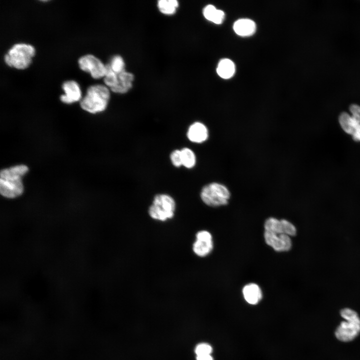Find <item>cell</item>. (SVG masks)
Here are the masks:
<instances>
[{
  "mask_svg": "<svg viewBox=\"0 0 360 360\" xmlns=\"http://www.w3.org/2000/svg\"><path fill=\"white\" fill-rule=\"evenodd\" d=\"M24 165H18L2 170L0 174V192L4 196L14 198L24 192L22 178L28 171Z\"/></svg>",
  "mask_w": 360,
  "mask_h": 360,
  "instance_id": "1",
  "label": "cell"
},
{
  "mask_svg": "<svg viewBox=\"0 0 360 360\" xmlns=\"http://www.w3.org/2000/svg\"><path fill=\"white\" fill-rule=\"evenodd\" d=\"M110 97L108 89L102 84L88 86L84 97L81 100V108L90 113L104 111L106 108Z\"/></svg>",
  "mask_w": 360,
  "mask_h": 360,
  "instance_id": "2",
  "label": "cell"
},
{
  "mask_svg": "<svg viewBox=\"0 0 360 360\" xmlns=\"http://www.w3.org/2000/svg\"><path fill=\"white\" fill-rule=\"evenodd\" d=\"M344 320L335 331L338 340L349 342L355 339L360 333V318L357 312L350 308H344L340 312Z\"/></svg>",
  "mask_w": 360,
  "mask_h": 360,
  "instance_id": "3",
  "label": "cell"
},
{
  "mask_svg": "<svg viewBox=\"0 0 360 360\" xmlns=\"http://www.w3.org/2000/svg\"><path fill=\"white\" fill-rule=\"evenodd\" d=\"M34 54V48L32 45L16 44L13 45L5 54L4 60L10 67L23 70L30 64Z\"/></svg>",
  "mask_w": 360,
  "mask_h": 360,
  "instance_id": "4",
  "label": "cell"
},
{
  "mask_svg": "<svg viewBox=\"0 0 360 360\" xmlns=\"http://www.w3.org/2000/svg\"><path fill=\"white\" fill-rule=\"evenodd\" d=\"M200 196L202 201L206 204L216 207L227 204L230 194L224 185L212 182L202 188Z\"/></svg>",
  "mask_w": 360,
  "mask_h": 360,
  "instance_id": "5",
  "label": "cell"
},
{
  "mask_svg": "<svg viewBox=\"0 0 360 360\" xmlns=\"http://www.w3.org/2000/svg\"><path fill=\"white\" fill-rule=\"evenodd\" d=\"M175 210L176 202L172 197L168 194H158L148 208V214L154 220L165 221L174 216Z\"/></svg>",
  "mask_w": 360,
  "mask_h": 360,
  "instance_id": "6",
  "label": "cell"
},
{
  "mask_svg": "<svg viewBox=\"0 0 360 360\" xmlns=\"http://www.w3.org/2000/svg\"><path fill=\"white\" fill-rule=\"evenodd\" d=\"M78 64L82 70L89 72L94 78L98 79L104 76L106 65L92 54L82 56L78 59Z\"/></svg>",
  "mask_w": 360,
  "mask_h": 360,
  "instance_id": "7",
  "label": "cell"
},
{
  "mask_svg": "<svg viewBox=\"0 0 360 360\" xmlns=\"http://www.w3.org/2000/svg\"><path fill=\"white\" fill-rule=\"evenodd\" d=\"M264 231L276 234H285L289 236L296 234L295 226L286 220H278L274 218H269L264 224Z\"/></svg>",
  "mask_w": 360,
  "mask_h": 360,
  "instance_id": "8",
  "label": "cell"
},
{
  "mask_svg": "<svg viewBox=\"0 0 360 360\" xmlns=\"http://www.w3.org/2000/svg\"><path fill=\"white\" fill-rule=\"evenodd\" d=\"M213 248L212 238L207 230H200L196 234V240L192 245L194 252L197 256L204 257L208 256Z\"/></svg>",
  "mask_w": 360,
  "mask_h": 360,
  "instance_id": "9",
  "label": "cell"
},
{
  "mask_svg": "<svg viewBox=\"0 0 360 360\" xmlns=\"http://www.w3.org/2000/svg\"><path fill=\"white\" fill-rule=\"evenodd\" d=\"M264 238L266 244L276 252H286L292 246L290 236L285 234H276L264 231Z\"/></svg>",
  "mask_w": 360,
  "mask_h": 360,
  "instance_id": "10",
  "label": "cell"
},
{
  "mask_svg": "<svg viewBox=\"0 0 360 360\" xmlns=\"http://www.w3.org/2000/svg\"><path fill=\"white\" fill-rule=\"evenodd\" d=\"M62 88L65 92L60 96V100L65 104H72L78 101L81 98V91L78 84L74 80L64 82Z\"/></svg>",
  "mask_w": 360,
  "mask_h": 360,
  "instance_id": "11",
  "label": "cell"
},
{
  "mask_svg": "<svg viewBox=\"0 0 360 360\" xmlns=\"http://www.w3.org/2000/svg\"><path fill=\"white\" fill-rule=\"evenodd\" d=\"M187 137L192 142L197 144L202 143L208 137V131L206 126L200 122H195L188 128Z\"/></svg>",
  "mask_w": 360,
  "mask_h": 360,
  "instance_id": "12",
  "label": "cell"
},
{
  "mask_svg": "<svg viewBox=\"0 0 360 360\" xmlns=\"http://www.w3.org/2000/svg\"><path fill=\"white\" fill-rule=\"evenodd\" d=\"M242 292L244 300L250 304H257L262 296L260 287L254 283H250L244 286Z\"/></svg>",
  "mask_w": 360,
  "mask_h": 360,
  "instance_id": "13",
  "label": "cell"
},
{
  "mask_svg": "<svg viewBox=\"0 0 360 360\" xmlns=\"http://www.w3.org/2000/svg\"><path fill=\"white\" fill-rule=\"evenodd\" d=\"M235 32L242 36L252 35L256 32L255 22L250 19L241 18L235 22L233 26Z\"/></svg>",
  "mask_w": 360,
  "mask_h": 360,
  "instance_id": "14",
  "label": "cell"
},
{
  "mask_svg": "<svg viewBox=\"0 0 360 360\" xmlns=\"http://www.w3.org/2000/svg\"><path fill=\"white\" fill-rule=\"evenodd\" d=\"M339 122L345 132L352 135L360 125V116H350L344 112L340 114Z\"/></svg>",
  "mask_w": 360,
  "mask_h": 360,
  "instance_id": "15",
  "label": "cell"
},
{
  "mask_svg": "<svg viewBox=\"0 0 360 360\" xmlns=\"http://www.w3.org/2000/svg\"><path fill=\"white\" fill-rule=\"evenodd\" d=\"M118 82L116 86L111 90L116 93L124 94L128 92L132 87V82L134 78V75L124 70L118 74Z\"/></svg>",
  "mask_w": 360,
  "mask_h": 360,
  "instance_id": "16",
  "label": "cell"
},
{
  "mask_svg": "<svg viewBox=\"0 0 360 360\" xmlns=\"http://www.w3.org/2000/svg\"><path fill=\"white\" fill-rule=\"evenodd\" d=\"M216 72L220 77L225 79L230 78L235 72L234 64L228 58L222 59L218 64Z\"/></svg>",
  "mask_w": 360,
  "mask_h": 360,
  "instance_id": "17",
  "label": "cell"
},
{
  "mask_svg": "<svg viewBox=\"0 0 360 360\" xmlns=\"http://www.w3.org/2000/svg\"><path fill=\"white\" fill-rule=\"evenodd\" d=\"M203 14L206 20L216 24H222L224 18V12L216 9L212 4H208L204 8Z\"/></svg>",
  "mask_w": 360,
  "mask_h": 360,
  "instance_id": "18",
  "label": "cell"
},
{
  "mask_svg": "<svg viewBox=\"0 0 360 360\" xmlns=\"http://www.w3.org/2000/svg\"><path fill=\"white\" fill-rule=\"evenodd\" d=\"M182 166L188 168H192L196 164V156L194 152L188 148L180 150Z\"/></svg>",
  "mask_w": 360,
  "mask_h": 360,
  "instance_id": "19",
  "label": "cell"
},
{
  "mask_svg": "<svg viewBox=\"0 0 360 360\" xmlns=\"http://www.w3.org/2000/svg\"><path fill=\"white\" fill-rule=\"evenodd\" d=\"M178 3L176 0H160L158 6L160 12L166 14H172L176 10Z\"/></svg>",
  "mask_w": 360,
  "mask_h": 360,
  "instance_id": "20",
  "label": "cell"
},
{
  "mask_svg": "<svg viewBox=\"0 0 360 360\" xmlns=\"http://www.w3.org/2000/svg\"><path fill=\"white\" fill-rule=\"evenodd\" d=\"M109 64L112 70L116 74H120L125 70L124 61L120 56H115L112 57Z\"/></svg>",
  "mask_w": 360,
  "mask_h": 360,
  "instance_id": "21",
  "label": "cell"
},
{
  "mask_svg": "<svg viewBox=\"0 0 360 360\" xmlns=\"http://www.w3.org/2000/svg\"><path fill=\"white\" fill-rule=\"evenodd\" d=\"M212 352V346L207 343H200L196 345L194 348L196 356L211 354Z\"/></svg>",
  "mask_w": 360,
  "mask_h": 360,
  "instance_id": "22",
  "label": "cell"
},
{
  "mask_svg": "<svg viewBox=\"0 0 360 360\" xmlns=\"http://www.w3.org/2000/svg\"><path fill=\"white\" fill-rule=\"evenodd\" d=\"M170 159L172 164L176 167L182 166L180 150H175L170 155Z\"/></svg>",
  "mask_w": 360,
  "mask_h": 360,
  "instance_id": "23",
  "label": "cell"
},
{
  "mask_svg": "<svg viewBox=\"0 0 360 360\" xmlns=\"http://www.w3.org/2000/svg\"><path fill=\"white\" fill-rule=\"evenodd\" d=\"M352 115L360 116V106L357 104H352L350 107Z\"/></svg>",
  "mask_w": 360,
  "mask_h": 360,
  "instance_id": "24",
  "label": "cell"
},
{
  "mask_svg": "<svg viewBox=\"0 0 360 360\" xmlns=\"http://www.w3.org/2000/svg\"><path fill=\"white\" fill-rule=\"evenodd\" d=\"M353 138L356 141H360V125L352 134Z\"/></svg>",
  "mask_w": 360,
  "mask_h": 360,
  "instance_id": "25",
  "label": "cell"
},
{
  "mask_svg": "<svg viewBox=\"0 0 360 360\" xmlns=\"http://www.w3.org/2000/svg\"><path fill=\"white\" fill-rule=\"evenodd\" d=\"M196 360H214L211 354L196 356Z\"/></svg>",
  "mask_w": 360,
  "mask_h": 360,
  "instance_id": "26",
  "label": "cell"
}]
</instances>
